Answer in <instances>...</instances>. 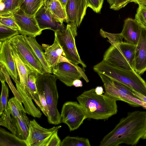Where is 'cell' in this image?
<instances>
[{
    "label": "cell",
    "mask_w": 146,
    "mask_h": 146,
    "mask_svg": "<svg viewBox=\"0 0 146 146\" xmlns=\"http://www.w3.org/2000/svg\"><path fill=\"white\" fill-rule=\"evenodd\" d=\"M146 132V111L129 112L103 138L99 146H118L122 144L135 146Z\"/></svg>",
    "instance_id": "obj_1"
},
{
    "label": "cell",
    "mask_w": 146,
    "mask_h": 146,
    "mask_svg": "<svg viewBox=\"0 0 146 146\" xmlns=\"http://www.w3.org/2000/svg\"><path fill=\"white\" fill-rule=\"evenodd\" d=\"M76 98L87 118L106 119L117 112V100L105 93L97 94L94 88L84 91Z\"/></svg>",
    "instance_id": "obj_2"
},
{
    "label": "cell",
    "mask_w": 146,
    "mask_h": 146,
    "mask_svg": "<svg viewBox=\"0 0 146 146\" xmlns=\"http://www.w3.org/2000/svg\"><path fill=\"white\" fill-rule=\"evenodd\" d=\"M57 79L54 75L46 72L38 74L36 82L38 92L44 96L46 102L48 121L50 124L55 125L62 123L60 114L57 108L58 95Z\"/></svg>",
    "instance_id": "obj_3"
},
{
    "label": "cell",
    "mask_w": 146,
    "mask_h": 146,
    "mask_svg": "<svg viewBox=\"0 0 146 146\" xmlns=\"http://www.w3.org/2000/svg\"><path fill=\"white\" fill-rule=\"evenodd\" d=\"M93 69L98 73L106 75L146 96V83L134 70L119 69L103 60L94 66Z\"/></svg>",
    "instance_id": "obj_4"
},
{
    "label": "cell",
    "mask_w": 146,
    "mask_h": 146,
    "mask_svg": "<svg viewBox=\"0 0 146 146\" xmlns=\"http://www.w3.org/2000/svg\"><path fill=\"white\" fill-rule=\"evenodd\" d=\"M73 23H68L66 27L54 32L63 52V56L77 67L82 65L83 68L86 65L81 60L75 44V37L77 36V28Z\"/></svg>",
    "instance_id": "obj_5"
},
{
    "label": "cell",
    "mask_w": 146,
    "mask_h": 146,
    "mask_svg": "<svg viewBox=\"0 0 146 146\" xmlns=\"http://www.w3.org/2000/svg\"><path fill=\"white\" fill-rule=\"evenodd\" d=\"M11 48L17 53L23 62L37 74L44 73L42 67L24 35H17L9 40Z\"/></svg>",
    "instance_id": "obj_6"
},
{
    "label": "cell",
    "mask_w": 146,
    "mask_h": 146,
    "mask_svg": "<svg viewBox=\"0 0 146 146\" xmlns=\"http://www.w3.org/2000/svg\"><path fill=\"white\" fill-rule=\"evenodd\" d=\"M52 69V73L56 78L68 86H73L74 81L82 78L87 83L89 80L81 68H79L66 58L64 62L59 63Z\"/></svg>",
    "instance_id": "obj_7"
},
{
    "label": "cell",
    "mask_w": 146,
    "mask_h": 146,
    "mask_svg": "<svg viewBox=\"0 0 146 146\" xmlns=\"http://www.w3.org/2000/svg\"><path fill=\"white\" fill-rule=\"evenodd\" d=\"M60 115L62 123L68 126L70 131L78 129L87 118L84 109L76 102H65L63 105Z\"/></svg>",
    "instance_id": "obj_8"
},
{
    "label": "cell",
    "mask_w": 146,
    "mask_h": 146,
    "mask_svg": "<svg viewBox=\"0 0 146 146\" xmlns=\"http://www.w3.org/2000/svg\"><path fill=\"white\" fill-rule=\"evenodd\" d=\"M61 127V126L45 128L41 126L34 119L30 121L29 133L25 140L27 146H46L52 135Z\"/></svg>",
    "instance_id": "obj_9"
},
{
    "label": "cell",
    "mask_w": 146,
    "mask_h": 146,
    "mask_svg": "<svg viewBox=\"0 0 146 146\" xmlns=\"http://www.w3.org/2000/svg\"><path fill=\"white\" fill-rule=\"evenodd\" d=\"M11 14L20 28V34L35 37L42 33L43 30L38 25L35 15L28 14L20 8Z\"/></svg>",
    "instance_id": "obj_10"
},
{
    "label": "cell",
    "mask_w": 146,
    "mask_h": 146,
    "mask_svg": "<svg viewBox=\"0 0 146 146\" xmlns=\"http://www.w3.org/2000/svg\"><path fill=\"white\" fill-rule=\"evenodd\" d=\"M88 7L86 0H68L65 8L68 23H72L79 27Z\"/></svg>",
    "instance_id": "obj_11"
},
{
    "label": "cell",
    "mask_w": 146,
    "mask_h": 146,
    "mask_svg": "<svg viewBox=\"0 0 146 146\" xmlns=\"http://www.w3.org/2000/svg\"><path fill=\"white\" fill-rule=\"evenodd\" d=\"M40 28L42 30L49 29L54 32L65 28L63 23L55 18L43 4L35 15Z\"/></svg>",
    "instance_id": "obj_12"
},
{
    "label": "cell",
    "mask_w": 146,
    "mask_h": 146,
    "mask_svg": "<svg viewBox=\"0 0 146 146\" xmlns=\"http://www.w3.org/2000/svg\"><path fill=\"white\" fill-rule=\"evenodd\" d=\"M103 60L119 69L133 70L123 54L118 44L111 45L110 46L105 52Z\"/></svg>",
    "instance_id": "obj_13"
},
{
    "label": "cell",
    "mask_w": 146,
    "mask_h": 146,
    "mask_svg": "<svg viewBox=\"0 0 146 146\" xmlns=\"http://www.w3.org/2000/svg\"><path fill=\"white\" fill-rule=\"evenodd\" d=\"M0 62L5 67L12 78L19 80L16 66L9 40L0 42Z\"/></svg>",
    "instance_id": "obj_14"
},
{
    "label": "cell",
    "mask_w": 146,
    "mask_h": 146,
    "mask_svg": "<svg viewBox=\"0 0 146 146\" xmlns=\"http://www.w3.org/2000/svg\"><path fill=\"white\" fill-rule=\"evenodd\" d=\"M141 27V34L136 44L134 67V70L139 74L146 71V27Z\"/></svg>",
    "instance_id": "obj_15"
},
{
    "label": "cell",
    "mask_w": 146,
    "mask_h": 146,
    "mask_svg": "<svg viewBox=\"0 0 146 146\" xmlns=\"http://www.w3.org/2000/svg\"><path fill=\"white\" fill-rule=\"evenodd\" d=\"M98 74L103 83L106 94L117 101L124 102L132 106H140L138 104L130 101V98L132 96L124 93L116 87L113 83L112 79L102 74Z\"/></svg>",
    "instance_id": "obj_16"
},
{
    "label": "cell",
    "mask_w": 146,
    "mask_h": 146,
    "mask_svg": "<svg viewBox=\"0 0 146 146\" xmlns=\"http://www.w3.org/2000/svg\"><path fill=\"white\" fill-rule=\"evenodd\" d=\"M141 31V25L135 19L128 18L124 21L121 33L126 42L136 45Z\"/></svg>",
    "instance_id": "obj_17"
},
{
    "label": "cell",
    "mask_w": 146,
    "mask_h": 146,
    "mask_svg": "<svg viewBox=\"0 0 146 146\" xmlns=\"http://www.w3.org/2000/svg\"><path fill=\"white\" fill-rule=\"evenodd\" d=\"M54 39L51 45L42 44L44 50V55L49 66L52 68L59 63L60 56L63 55L62 48L58 41L56 35L54 34Z\"/></svg>",
    "instance_id": "obj_18"
},
{
    "label": "cell",
    "mask_w": 146,
    "mask_h": 146,
    "mask_svg": "<svg viewBox=\"0 0 146 146\" xmlns=\"http://www.w3.org/2000/svg\"><path fill=\"white\" fill-rule=\"evenodd\" d=\"M15 83L17 89L23 99V102L26 113L34 117L40 118L42 113L33 103L31 97L29 96L21 85L19 80L14 78H12Z\"/></svg>",
    "instance_id": "obj_19"
},
{
    "label": "cell",
    "mask_w": 146,
    "mask_h": 146,
    "mask_svg": "<svg viewBox=\"0 0 146 146\" xmlns=\"http://www.w3.org/2000/svg\"><path fill=\"white\" fill-rule=\"evenodd\" d=\"M25 40L30 46L43 68V72L52 73V69L46 61L43 52V48L36 41L35 37L24 35Z\"/></svg>",
    "instance_id": "obj_20"
},
{
    "label": "cell",
    "mask_w": 146,
    "mask_h": 146,
    "mask_svg": "<svg viewBox=\"0 0 146 146\" xmlns=\"http://www.w3.org/2000/svg\"><path fill=\"white\" fill-rule=\"evenodd\" d=\"M24 112L20 117L11 116L12 120L17 131L16 136L22 140H25L29 133V125L30 121Z\"/></svg>",
    "instance_id": "obj_21"
},
{
    "label": "cell",
    "mask_w": 146,
    "mask_h": 146,
    "mask_svg": "<svg viewBox=\"0 0 146 146\" xmlns=\"http://www.w3.org/2000/svg\"><path fill=\"white\" fill-rule=\"evenodd\" d=\"M44 4L55 18L62 23H67L66 10L58 0H46Z\"/></svg>",
    "instance_id": "obj_22"
},
{
    "label": "cell",
    "mask_w": 146,
    "mask_h": 146,
    "mask_svg": "<svg viewBox=\"0 0 146 146\" xmlns=\"http://www.w3.org/2000/svg\"><path fill=\"white\" fill-rule=\"evenodd\" d=\"M11 49L16 63L19 82L25 89L27 84L28 76L32 71L23 62L17 53L13 48H11Z\"/></svg>",
    "instance_id": "obj_23"
},
{
    "label": "cell",
    "mask_w": 146,
    "mask_h": 146,
    "mask_svg": "<svg viewBox=\"0 0 146 146\" xmlns=\"http://www.w3.org/2000/svg\"><path fill=\"white\" fill-rule=\"evenodd\" d=\"M0 146H27L25 140L9 132L3 128H0Z\"/></svg>",
    "instance_id": "obj_24"
},
{
    "label": "cell",
    "mask_w": 146,
    "mask_h": 146,
    "mask_svg": "<svg viewBox=\"0 0 146 146\" xmlns=\"http://www.w3.org/2000/svg\"><path fill=\"white\" fill-rule=\"evenodd\" d=\"M37 75L36 74L33 72L29 74L28 77L27 84L24 90L40 109L41 104L36 85Z\"/></svg>",
    "instance_id": "obj_25"
},
{
    "label": "cell",
    "mask_w": 146,
    "mask_h": 146,
    "mask_svg": "<svg viewBox=\"0 0 146 146\" xmlns=\"http://www.w3.org/2000/svg\"><path fill=\"white\" fill-rule=\"evenodd\" d=\"M118 45L123 54L134 70L136 45L122 42Z\"/></svg>",
    "instance_id": "obj_26"
},
{
    "label": "cell",
    "mask_w": 146,
    "mask_h": 146,
    "mask_svg": "<svg viewBox=\"0 0 146 146\" xmlns=\"http://www.w3.org/2000/svg\"><path fill=\"white\" fill-rule=\"evenodd\" d=\"M22 0H1L0 16L11 14L20 8Z\"/></svg>",
    "instance_id": "obj_27"
},
{
    "label": "cell",
    "mask_w": 146,
    "mask_h": 146,
    "mask_svg": "<svg viewBox=\"0 0 146 146\" xmlns=\"http://www.w3.org/2000/svg\"><path fill=\"white\" fill-rule=\"evenodd\" d=\"M42 0H22L20 8L26 13L34 15L43 4Z\"/></svg>",
    "instance_id": "obj_28"
},
{
    "label": "cell",
    "mask_w": 146,
    "mask_h": 146,
    "mask_svg": "<svg viewBox=\"0 0 146 146\" xmlns=\"http://www.w3.org/2000/svg\"><path fill=\"white\" fill-rule=\"evenodd\" d=\"M7 108L9 111L11 116L14 117H20L24 112L26 113L22 102L15 97L9 99Z\"/></svg>",
    "instance_id": "obj_29"
},
{
    "label": "cell",
    "mask_w": 146,
    "mask_h": 146,
    "mask_svg": "<svg viewBox=\"0 0 146 146\" xmlns=\"http://www.w3.org/2000/svg\"><path fill=\"white\" fill-rule=\"evenodd\" d=\"M89 139L78 137L67 136L61 142L60 146H90Z\"/></svg>",
    "instance_id": "obj_30"
},
{
    "label": "cell",
    "mask_w": 146,
    "mask_h": 146,
    "mask_svg": "<svg viewBox=\"0 0 146 146\" xmlns=\"http://www.w3.org/2000/svg\"><path fill=\"white\" fill-rule=\"evenodd\" d=\"M8 110L6 108L3 113L0 119V125L7 128L11 132L17 135V131Z\"/></svg>",
    "instance_id": "obj_31"
},
{
    "label": "cell",
    "mask_w": 146,
    "mask_h": 146,
    "mask_svg": "<svg viewBox=\"0 0 146 146\" xmlns=\"http://www.w3.org/2000/svg\"><path fill=\"white\" fill-rule=\"evenodd\" d=\"M20 34L19 31L0 24V42L9 40L14 36Z\"/></svg>",
    "instance_id": "obj_32"
},
{
    "label": "cell",
    "mask_w": 146,
    "mask_h": 146,
    "mask_svg": "<svg viewBox=\"0 0 146 146\" xmlns=\"http://www.w3.org/2000/svg\"><path fill=\"white\" fill-rule=\"evenodd\" d=\"M1 91L0 97V115L1 116L7 108L8 103L9 89L5 82H2Z\"/></svg>",
    "instance_id": "obj_33"
},
{
    "label": "cell",
    "mask_w": 146,
    "mask_h": 146,
    "mask_svg": "<svg viewBox=\"0 0 146 146\" xmlns=\"http://www.w3.org/2000/svg\"><path fill=\"white\" fill-rule=\"evenodd\" d=\"M101 35L104 38L108 39V41L111 45L119 44L123 41V38L121 33L118 34H112L104 31L102 29L100 31Z\"/></svg>",
    "instance_id": "obj_34"
},
{
    "label": "cell",
    "mask_w": 146,
    "mask_h": 146,
    "mask_svg": "<svg viewBox=\"0 0 146 146\" xmlns=\"http://www.w3.org/2000/svg\"><path fill=\"white\" fill-rule=\"evenodd\" d=\"M0 24L13 29L20 31V29L17 24L15 18L12 14L0 16Z\"/></svg>",
    "instance_id": "obj_35"
},
{
    "label": "cell",
    "mask_w": 146,
    "mask_h": 146,
    "mask_svg": "<svg viewBox=\"0 0 146 146\" xmlns=\"http://www.w3.org/2000/svg\"><path fill=\"white\" fill-rule=\"evenodd\" d=\"M0 69L4 73L5 77L6 82L8 84L10 88L13 93L14 97L19 101L22 103L23 99L17 89L16 90L13 85L8 74L6 69L5 66L0 62Z\"/></svg>",
    "instance_id": "obj_36"
},
{
    "label": "cell",
    "mask_w": 146,
    "mask_h": 146,
    "mask_svg": "<svg viewBox=\"0 0 146 146\" xmlns=\"http://www.w3.org/2000/svg\"><path fill=\"white\" fill-rule=\"evenodd\" d=\"M135 19L141 26L146 27V8L139 5Z\"/></svg>",
    "instance_id": "obj_37"
},
{
    "label": "cell",
    "mask_w": 146,
    "mask_h": 146,
    "mask_svg": "<svg viewBox=\"0 0 146 146\" xmlns=\"http://www.w3.org/2000/svg\"><path fill=\"white\" fill-rule=\"evenodd\" d=\"M86 0L88 7L97 13L100 12L103 3L101 0Z\"/></svg>",
    "instance_id": "obj_38"
},
{
    "label": "cell",
    "mask_w": 146,
    "mask_h": 146,
    "mask_svg": "<svg viewBox=\"0 0 146 146\" xmlns=\"http://www.w3.org/2000/svg\"><path fill=\"white\" fill-rule=\"evenodd\" d=\"M58 130L55 132L51 136L46 146H60L61 140L58 134Z\"/></svg>",
    "instance_id": "obj_39"
},
{
    "label": "cell",
    "mask_w": 146,
    "mask_h": 146,
    "mask_svg": "<svg viewBox=\"0 0 146 146\" xmlns=\"http://www.w3.org/2000/svg\"><path fill=\"white\" fill-rule=\"evenodd\" d=\"M132 0H116L114 4L110 8L114 10H118L124 7L128 3L131 2Z\"/></svg>",
    "instance_id": "obj_40"
},
{
    "label": "cell",
    "mask_w": 146,
    "mask_h": 146,
    "mask_svg": "<svg viewBox=\"0 0 146 146\" xmlns=\"http://www.w3.org/2000/svg\"><path fill=\"white\" fill-rule=\"evenodd\" d=\"M41 108L40 109L44 114L46 116L48 115V108L44 96L40 92H38Z\"/></svg>",
    "instance_id": "obj_41"
},
{
    "label": "cell",
    "mask_w": 146,
    "mask_h": 146,
    "mask_svg": "<svg viewBox=\"0 0 146 146\" xmlns=\"http://www.w3.org/2000/svg\"><path fill=\"white\" fill-rule=\"evenodd\" d=\"M132 101L133 102L138 104L140 106H142L144 108L146 109V102L134 97L133 98Z\"/></svg>",
    "instance_id": "obj_42"
},
{
    "label": "cell",
    "mask_w": 146,
    "mask_h": 146,
    "mask_svg": "<svg viewBox=\"0 0 146 146\" xmlns=\"http://www.w3.org/2000/svg\"><path fill=\"white\" fill-rule=\"evenodd\" d=\"M133 91L134 95L138 99L146 103V96L136 91Z\"/></svg>",
    "instance_id": "obj_43"
},
{
    "label": "cell",
    "mask_w": 146,
    "mask_h": 146,
    "mask_svg": "<svg viewBox=\"0 0 146 146\" xmlns=\"http://www.w3.org/2000/svg\"><path fill=\"white\" fill-rule=\"evenodd\" d=\"M132 2L137 3L139 5L146 8V0H132Z\"/></svg>",
    "instance_id": "obj_44"
},
{
    "label": "cell",
    "mask_w": 146,
    "mask_h": 146,
    "mask_svg": "<svg viewBox=\"0 0 146 146\" xmlns=\"http://www.w3.org/2000/svg\"><path fill=\"white\" fill-rule=\"evenodd\" d=\"M73 86L75 87H82L83 86L82 82L80 79H76L74 80L73 83Z\"/></svg>",
    "instance_id": "obj_45"
},
{
    "label": "cell",
    "mask_w": 146,
    "mask_h": 146,
    "mask_svg": "<svg viewBox=\"0 0 146 146\" xmlns=\"http://www.w3.org/2000/svg\"><path fill=\"white\" fill-rule=\"evenodd\" d=\"M95 91L98 95H101L103 94L104 92V89L101 86H98L95 88Z\"/></svg>",
    "instance_id": "obj_46"
},
{
    "label": "cell",
    "mask_w": 146,
    "mask_h": 146,
    "mask_svg": "<svg viewBox=\"0 0 146 146\" xmlns=\"http://www.w3.org/2000/svg\"><path fill=\"white\" fill-rule=\"evenodd\" d=\"M0 80L1 82H6V80L4 74L1 70H0Z\"/></svg>",
    "instance_id": "obj_47"
},
{
    "label": "cell",
    "mask_w": 146,
    "mask_h": 146,
    "mask_svg": "<svg viewBox=\"0 0 146 146\" xmlns=\"http://www.w3.org/2000/svg\"><path fill=\"white\" fill-rule=\"evenodd\" d=\"M63 7L65 9L66 4L68 0H58Z\"/></svg>",
    "instance_id": "obj_48"
},
{
    "label": "cell",
    "mask_w": 146,
    "mask_h": 146,
    "mask_svg": "<svg viewBox=\"0 0 146 146\" xmlns=\"http://www.w3.org/2000/svg\"><path fill=\"white\" fill-rule=\"evenodd\" d=\"M108 2L109 3L110 7L112 6L115 3L116 0H107Z\"/></svg>",
    "instance_id": "obj_49"
},
{
    "label": "cell",
    "mask_w": 146,
    "mask_h": 146,
    "mask_svg": "<svg viewBox=\"0 0 146 146\" xmlns=\"http://www.w3.org/2000/svg\"><path fill=\"white\" fill-rule=\"evenodd\" d=\"M142 139H146V132L145 134H144V135Z\"/></svg>",
    "instance_id": "obj_50"
},
{
    "label": "cell",
    "mask_w": 146,
    "mask_h": 146,
    "mask_svg": "<svg viewBox=\"0 0 146 146\" xmlns=\"http://www.w3.org/2000/svg\"><path fill=\"white\" fill-rule=\"evenodd\" d=\"M42 1L44 2V1H45L46 0H42Z\"/></svg>",
    "instance_id": "obj_51"
},
{
    "label": "cell",
    "mask_w": 146,
    "mask_h": 146,
    "mask_svg": "<svg viewBox=\"0 0 146 146\" xmlns=\"http://www.w3.org/2000/svg\"><path fill=\"white\" fill-rule=\"evenodd\" d=\"M101 1L103 3L104 0H101Z\"/></svg>",
    "instance_id": "obj_52"
},
{
    "label": "cell",
    "mask_w": 146,
    "mask_h": 146,
    "mask_svg": "<svg viewBox=\"0 0 146 146\" xmlns=\"http://www.w3.org/2000/svg\"><path fill=\"white\" fill-rule=\"evenodd\" d=\"M1 0H0V1H1Z\"/></svg>",
    "instance_id": "obj_53"
}]
</instances>
